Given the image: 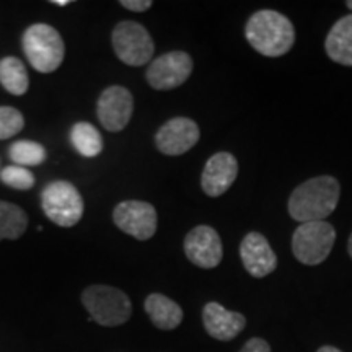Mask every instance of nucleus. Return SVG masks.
Listing matches in <instances>:
<instances>
[{"label":"nucleus","mask_w":352,"mask_h":352,"mask_svg":"<svg viewBox=\"0 0 352 352\" xmlns=\"http://www.w3.org/2000/svg\"><path fill=\"white\" fill-rule=\"evenodd\" d=\"M184 254L195 266L214 270L223 258L222 240L217 230L209 226H197L184 239Z\"/></svg>","instance_id":"obj_11"},{"label":"nucleus","mask_w":352,"mask_h":352,"mask_svg":"<svg viewBox=\"0 0 352 352\" xmlns=\"http://www.w3.org/2000/svg\"><path fill=\"white\" fill-rule=\"evenodd\" d=\"M134 111V98L126 87L111 85L100 95L96 116L101 126L109 132H120L129 124Z\"/></svg>","instance_id":"obj_10"},{"label":"nucleus","mask_w":352,"mask_h":352,"mask_svg":"<svg viewBox=\"0 0 352 352\" xmlns=\"http://www.w3.org/2000/svg\"><path fill=\"white\" fill-rule=\"evenodd\" d=\"M240 352H271V346L270 342L261 340V338H252L241 347Z\"/></svg>","instance_id":"obj_24"},{"label":"nucleus","mask_w":352,"mask_h":352,"mask_svg":"<svg viewBox=\"0 0 352 352\" xmlns=\"http://www.w3.org/2000/svg\"><path fill=\"white\" fill-rule=\"evenodd\" d=\"M199 126L189 118H173L166 121L155 134V145L164 155L176 157L191 151L199 142Z\"/></svg>","instance_id":"obj_12"},{"label":"nucleus","mask_w":352,"mask_h":352,"mask_svg":"<svg viewBox=\"0 0 352 352\" xmlns=\"http://www.w3.org/2000/svg\"><path fill=\"white\" fill-rule=\"evenodd\" d=\"M121 6L127 8V10L131 12H135V13H142V12H147L148 8H151L153 3L151 0H121Z\"/></svg>","instance_id":"obj_25"},{"label":"nucleus","mask_w":352,"mask_h":352,"mask_svg":"<svg viewBox=\"0 0 352 352\" xmlns=\"http://www.w3.org/2000/svg\"><path fill=\"white\" fill-rule=\"evenodd\" d=\"M8 157L19 166H36L46 160V148L33 140H16L12 144Z\"/></svg>","instance_id":"obj_21"},{"label":"nucleus","mask_w":352,"mask_h":352,"mask_svg":"<svg viewBox=\"0 0 352 352\" xmlns=\"http://www.w3.org/2000/svg\"><path fill=\"white\" fill-rule=\"evenodd\" d=\"M51 3H54V6H67V3H69V0H52V2Z\"/></svg>","instance_id":"obj_27"},{"label":"nucleus","mask_w":352,"mask_h":352,"mask_svg":"<svg viewBox=\"0 0 352 352\" xmlns=\"http://www.w3.org/2000/svg\"><path fill=\"white\" fill-rule=\"evenodd\" d=\"M145 311L153 323V327L164 331H171L178 328L183 321V310L175 300L164 294H151L145 298Z\"/></svg>","instance_id":"obj_17"},{"label":"nucleus","mask_w":352,"mask_h":352,"mask_svg":"<svg viewBox=\"0 0 352 352\" xmlns=\"http://www.w3.org/2000/svg\"><path fill=\"white\" fill-rule=\"evenodd\" d=\"M240 258L245 270L253 277L270 276L277 266V256L270 241L258 232H250L240 243Z\"/></svg>","instance_id":"obj_14"},{"label":"nucleus","mask_w":352,"mask_h":352,"mask_svg":"<svg viewBox=\"0 0 352 352\" xmlns=\"http://www.w3.org/2000/svg\"><path fill=\"white\" fill-rule=\"evenodd\" d=\"M82 303L101 327H121L132 315V303L121 289L95 284L83 290Z\"/></svg>","instance_id":"obj_4"},{"label":"nucleus","mask_w":352,"mask_h":352,"mask_svg":"<svg viewBox=\"0 0 352 352\" xmlns=\"http://www.w3.org/2000/svg\"><path fill=\"white\" fill-rule=\"evenodd\" d=\"M25 118L16 108L0 107V140L10 139L21 132Z\"/></svg>","instance_id":"obj_23"},{"label":"nucleus","mask_w":352,"mask_h":352,"mask_svg":"<svg viewBox=\"0 0 352 352\" xmlns=\"http://www.w3.org/2000/svg\"><path fill=\"white\" fill-rule=\"evenodd\" d=\"M347 252H349V256L352 258V233L349 236V241H347Z\"/></svg>","instance_id":"obj_28"},{"label":"nucleus","mask_w":352,"mask_h":352,"mask_svg":"<svg viewBox=\"0 0 352 352\" xmlns=\"http://www.w3.org/2000/svg\"><path fill=\"white\" fill-rule=\"evenodd\" d=\"M192 67L195 64L188 52L171 51L152 60L145 72V78L155 90H173L188 80Z\"/></svg>","instance_id":"obj_8"},{"label":"nucleus","mask_w":352,"mask_h":352,"mask_svg":"<svg viewBox=\"0 0 352 352\" xmlns=\"http://www.w3.org/2000/svg\"><path fill=\"white\" fill-rule=\"evenodd\" d=\"M245 38L261 56L280 57L292 50L296 30L292 21L276 10H259L250 16Z\"/></svg>","instance_id":"obj_2"},{"label":"nucleus","mask_w":352,"mask_h":352,"mask_svg":"<svg viewBox=\"0 0 352 352\" xmlns=\"http://www.w3.org/2000/svg\"><path fill=\"white\" fill-rule=\"evenodd\" d=\"M206 331L217 341H232L243 331L246 318L239 311H230L217 302H209L202 310Z\"/></svg>","instance_id":"obj_15"},{"label":"nucleus","mask_w":352,"mask_h":352,"mask_svg":"<svg viewBox=\"0 0 352 352\" xmlns=\"http://www.w3.org/2000/svg\"><path fill=\"white\" fill-rule=\"evenodd\" d=\"M340 196V182L334 176H316L294 189L287 204L289 214L300 223L327 220L336 209Z\"/></svg>","instance_id":"obj_1"},{"label":"nucleus","mask_w":352,"mask_h":352,"mask_svg":"<svg viewBox=\"0 0 352 352\" xmlns=\"http://www.w3.org/2000/svg\"><path fill=\"white\" fill-rule=\"evenodd\" d=\"M111 43L118 59L131 67H140L151 63L155 44L151 33L138 21H121L113 30Z\"/></svg>","instance_id":"obj_7"},{"label":"nucleus","mask_w":352,"mask_h":352,"mask_svg":"<svg viewBox=\"0 0 352 352\" xmlns=\"http://www.w3.org/2000/svg\"><path fill=\"white\" fill-rule=\"evenodd\" d=\"M346 6L349 7V8H351V12H352V0H347V2H346Z\"/></svg>","instance_id":"obj_29"},{"label":"nucleus","mask_w":352,"mask_h":352,"mask_svg":"<svg viewBox=\"0 0 352 352\" xmlns=\"http://www.w3.org/2000/svg\"><path fill=\"white\" fill-rule=\"evenodd\" d=\"M28 215L20 206L0 201V241L16 240L26 232Z\"/></svg>","instance_id":"obj_19"},{"label":"nucleus","mask_w":352,"mask_h":352,"mask_svg":"<svg viewBox=\"0 0 352 352\" xmlns=\"http://www.w3.org/2000/svg\"><path fill=\"white\" fill-rule=\"evenodd\" d=\"M113 222L121 232L145 241L157 232V210L151 202L122 201L113 210Z\"/></svg>","instance_id":"obj_9"},{"label":"nucleus","mask_w":352,"mask_h":352,"mask_svg":"<svg viewBox=\"0 0 352 352\" xmlns=\"http://www.w3.org/2000/svg\"><path fill=\"white\" fill-rule=\"evenodd\" d=\"M0 83L8 94L23 96L30 88V77L19 57L7 56L0 60Z\"/></svg>","instance_id":"obj_18"},{"label":"nucleus","mask_w":352,"mask_h":352,"mask_svg":"<svg viewBox=\"0 0 352 352\" xmlns=\"http://www.w3.org/2000/svg\"><path fill=\"white\" fill-rule=\"evenodd\" d=\"M41 206L46 217L64 228L77 226L85 210L78 189L64 179L52 182L43 189Z\"/></svg>","instance_id":"obj_5"},{"label":"nucleus","mask_w":352,"mask_h":352,"mask_svg":"<svg viewBox=\"0 0 352 352\" xmlns=\"http://www.w3.org/2000/svg\"><path fill=\"white\" fill-rule=\"evenodd\" d=\"M0 179L13 189L19 191H26L34 186V175L25 166L19 165H8L0 171Z\"/></svg>","instance_id":"obj_22"},{"label":"nucleus","mask_w":352,"mask_h":352,"mask_svg":"<svg viewBox=\"0 0 352 352\" xmlns=\"http://www.w3.org/2000/svg\"><path fill=\"white\" fill-rule=\"evenodd\" d=\"M239 175V162L230 152H217L206 162L201 176L202 191L210 197H219L230 189Z\"/></svg>","instance_id":"obj_13"},{"label":"nucleus","mask_w":352,"mask_h":352,"mask_svg":"<svg viewBox=\"0 0 352 352\" xmlns=\"http://www.w3.org/2000/svg\"><path fill=\"white\" fill-rule=\"evenodd\" d=\"M324 50L333 63L352 67V13L331 26L324 41Z\"/></svg>","instance_id":"obj_16"},{"label":"nucleus","mask_w":352,"mask_h":352,"mask_svg":"<svg viewBox=\"0 0 352 352\" xmlns=\"http://www.w3.org/2000/svg\"><path fill=\"white\" fill-rule=\"evenodd\" d=\"M70 142L82 157L94 158L103 151V138L90 122H77L70 131Z\"/></svg>","instance_id":"obj_20"},{"label":"nucleus","mask_w":352,"mask_h":352,"mask_svg":"<svg viewBox=\"0 0 352 352\" xmlns=\"http://www.w3.org/2000/svg\"><path fill=\"white\" fill-rule=\"evenodd\" d=\"M21 44L26 59L38 72L51 74L63 64L65 56L64 39L51 25H32L23 33Z\"/></svg>","instance_id":"obj_3"},{"label":"nucleus","mask_w":352,"mask_h":352,"mask_svg":"<svg viewBox=\"0 0 352 352\" xmlns=\"http://www.w3.org/2000/svg\"><path fill=\"white\" fill-rule=\"evenodd\" d=\"M336 230L327 220L300 223L292 235V252L302 264L316 266L331 253Z\"/></svg>","instance_id":"obj_6"},{"label":"nucleus","mask_w":352,"mask_h":352,"mask_svg":"<svg viewBox=\"0 0 352 352\" xmlns=\"http://www.w3.org/2000/svg\"><path fill=\"white\" fill-rule=\"evenodd\" d=\"M316 352H342V351H340L338 347H333V346H323V347H320Z\"/></svg>","instance_id":"obj_26"}]
</instances>
